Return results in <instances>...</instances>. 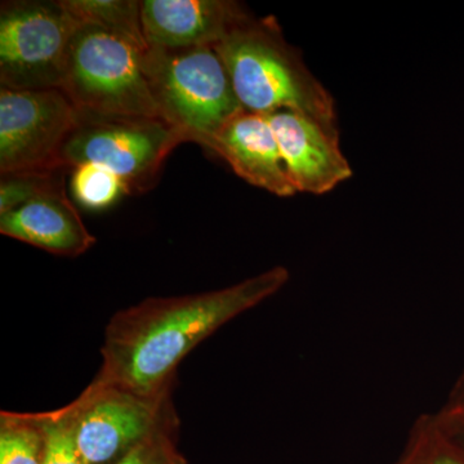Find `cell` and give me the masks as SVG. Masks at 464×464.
Wrapping results in <instances>:
<instances>
[{
    "mask_svg": "<svg viewBox=\"0 0 464 464\" xmlns=\"http://www.w3.org/2000/svg\"><path fill=\"white\" fill-rule=\"evenodd\" d=\"M290 273L275 266L226 288L150 297L110 319L93 381L141 393L174 387L177 369L198 344L246 311L274 297Z\"/></svg>",
    "mask_w": 464,
    "mask_h": 464,
    "instance_id": "obj_1",
    "label": "cell"
},
{
    "mask_svg": "<svg viewBox=\"0 0 464 464\" xmlns=\"http://www.w3.org/2000/svg\"><path fill=\"white\" fill-rule=\"evenodd\" d=\"M215 48L244 110L297 112L340 137L332 94L285 41L276 18L249 16Z\"/></svg>",
    "mask_w": 464,
    "mask_h": 464,
    "instance_id": "obj_2",
    "label": "cell"
},
{
    "mask_svg": "<svg viewBox=\"0 0 464 464\" xmlns=\"http://www.w3.org/2000/svg\"><path fill=\"white\" fill-rule=\"evenodd\" d=\"M143 70L159 115L186 141L209 150L226 121L241 111L224 60L215 47H149Z\"/></svg>",
    "mask_w": 464,
    "mask_h": 464,
    "instance_id": "obj_3",
    "label": "cell"
},
{
    "mask_svg": "<svg viewBox=\"0 0 464 464\" xmlns=\"http://www.w3.org/2000/svg\"><path fill=\"white\" fill-rule=\"evenodd\" d=\"M148 48L82 23L72 39L61 90L81 111L160 118L143 70Z\"/></svg>",
    "mask_w": 464,
    "mask_h": 464,
    "instance_id": "obj_4",
    "label": "cell"
},
{
    "mask_svg": "<svg viewBox=\"0 0 464 464\" xmlns=\"http://www.w3.org/2000/svg\"><path fill=\"white\" fill-rule=\"evenodd\" d=\"M78 111L63 150V166L69 170L81 164L106 168L123 182L127 194L151 190L173 150L188 142L161 118Z\"/></svg>",
    "mask_w": 464,
    "mask_h": 464,
    "instance_id": "obj_5",
    "label": "cell"
},
{
    "mask_svg": "<svg viewBox=\"0 0 464 464\" xmlns=\"http://www.w3.org/2000/svg\"><path fill=\"white\" fill-rule=\"evenodd\" d=\"M174 387L155 393L92 381L70 402L76 439L88 464H114L146 440L181 429Z\"/></svg>",
    "mask_w": 464,
    "mask_h": 464,
    "instance_id": "obj_6",
    "label": "cell"
},
{
    "mask_svg": "<svg viewBox=\"0 0 464 464\" xmlns=\"http://www.w3.org/2000/svg\"><path fill=\"white\" fill-rule=\"evenodd\" d=\"M82 21L60 2H5L0 11V83L61 90Z\"/></svg>",
    "mask_w": 464,
    "mask_h": 464,
    "instance_id": "obj_7",
    "label": "cell"
},
{
    "mask_svg": "<svg viewBox=\"0 0 464 464\" xmlns=\"http://www.w3.org/2000/svg\"><path fill=\"white\" fill-rule=\"evenodd\" d=\"M78 114L63 90L0 88V173L65 168L61 157Z\"/></svg>",
    "mask_w": 464,
    "mask_h": 464,
    "instance_id": "obj_8",
    "label": "cell"
},
{
    "mask_svg": "<svg viewBox=\"0 0 464 464\" xmlns=\"http://www.w3.org/2000/svg\"><path fill=\"white\" fill-rule=\"evenodd\" d=\"M268 118L295 191L323 195L351 179L353 168L342 152L340 137L297 112H275Z\"/></svg>",
    "mask_w": 464,
    "mask_h": 464,
    "instance_id": "obj_9",
    "label": "cell"
},
{
    "mask_svg": "<svg viewBox=\"0 0 464 464\" xmlns=\"http://www.w3.org/2000/svg\"><path fill=\"white\" fill-rule=\"evenodd\" d=\"M63 170L41 194L0 216V234L63 257H79L96 244L66 194Z\"/></svg>",
    "mask_w": 464,
    "mask_h": 464,
    "instance_id": "obj_10",
    "label": "cell"
},
{
    "mask_svg": "<svg viewBox=\"0 0 464 464\" xmlns=\"http://www.w3.org/2000/svg\"><path fill=\"white\" fill-rule=\"evenodd\" d=\"M250 16L230 0H143L141 20L151 48L215 47Z\"/></svg>",
    "mask_w": 464,
    "mask_h": 464,
    "instance_id": "obj_11",
    "label": "cell"
},
{
    "mask_svg": "<svg viewBox=\"0 0 464 464\" xmlns=\"http://www.w3.org/2000/svg\"><path fill=\"white\" fill-rule=\"evenodd\" d=\"M209 150L250 185L279 198L297 194L268 115L241 110L218 130Z\"/></svg>",
    "mask_w": 464,
    "mask_h": 464,
    "instance_id": "obj_12",
    "label": "cell"
},
{
    "mask_svg": "<svg viewBox=\"0 0 464 464\" xmlns=\"http://www.w3.org/2000/svg\"><path fill=\"white\" fill-rule=\"evenodd\" d=\"M393 464H464V448L449 438L435 413L420 414Z\"/></svg>",
    "mask_w": 464,
    "mask_h": 464,
    "instance_id": "obj_13",
    "label": "cell"
},
{
    "mask_svg": "<svg viewBox=\"0 0 464 464\" xmlns=\"http://www.w3.org/2000/svg\"><path fill=\"white\" fill-rule=\"evenodd\" d=\"M82 23L103 27L119 34L142 47H148L143 36L141 2L137 0H63Z\"/></svg>",
    "mask_w": 464,
    "mask_h": 464,
    "instance_id": "obj_14",
    "label": "cell"
},
{
    "mask_svg": "<svg viewBox=\"0 0 464 464\" xmlns=\"http://www.w3.org/2000/svg\"><path fill=\"white\" fill-rule=\"evenodd\" d=\"M41 414L0 411V464H42Z\"/></svg>",
    "mask_w": 464,
    "mask_h": 464,
    "instance_id": "obj_15",
    "label": "cell"
},
{
    "mask_svg": "<svg viewBox=\"0 0 464 464\" xmlns=\"http://www.w3.org/2000/svg\"><path fill=\"white\" fill-rule=\"evenodd\" d=\"M42 464H88L76 439L72 406L42 411Z\"/></svg>",
    "mask_w": 464,
    "mask_h": 464,
    "instance_id": "obj_16",
    "label": "cell"
},
{
    "mask_svg": "<svg viewBox=\"0 0 464 464\" xmlns=\"http://www.w3.org/2000/svg\"><path fill=\"white\" fill-rule=\"evenodd\" d=\"M72 188L75 199L88 209H105L127 194L116 174L96 164H81L72 169Z\"/></svg>",
    "mask_w": 464,
    "mask_h": 464,
    "instance_id": "obj_17",
    "label": "cell"
},
{
    "mask_svg": "<svg viewBox=\"0 0 464 464\" xmlns=\"http://www.w3.org/2000/svg\"><path fill=\"white\" fill-rule=\"evenodd\" d=\"M66 168L43 173L2 174L0 181V216L23 206L48 188Z\"/></svg>",
    "mask_w": 464,
    "mask_h": 464,
    "instance_id": "obj_18",
    "label": "cell"
},
{
    "mask_svg": "<svg viewBox=\"0 0 464 464\" xmlns=\"http://www.w3.org/2000/svg\"><path fill=\"white\" fill-rule=\"evenodd\" d=\"M179 430L158 433L114 464H188L179 448Z\"/></svg>",
    "mask_w": 464,
    "mask_h": 464,
    "instance_id": "obj_19",
    "label": "cell"
},
{
    "mask_svg": "<svg viewBox=\"0 0 464 464\" xmlns=\"http://www.w3.org/2000/svg\"><path fill=\"white\" fill-rule=\"evenodd\" d=\"M435 417L449 438L464 448V372L458 377Z\"/></svg>",
    "mask_w": 464,
    "mask_h": 464,
    "instance_id": "obj_20",
    "label": "cell"
}]
</instances>
